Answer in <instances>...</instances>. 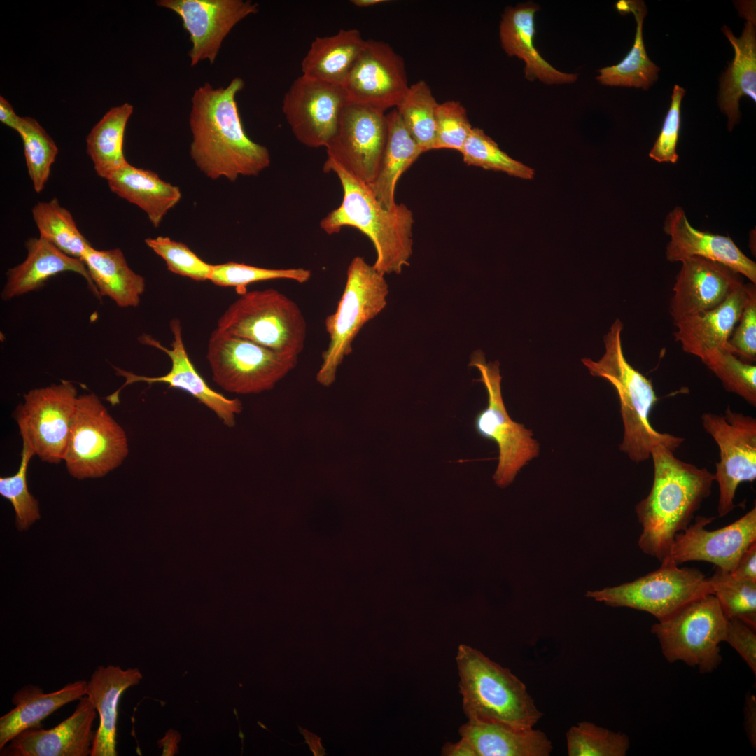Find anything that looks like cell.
<instances>
[{
	"mask_svg": "<svg viewBox=\"0 0 756 756\" xmlns=\"http://www.w3.org/2000/svg\"><path fill=\"white\" fill-rule=\"evenodd\" d=\"M244 81L234 78L225 87L205 83L191 98L189 125L190 155L207 177L234 181L239 176H256L270 163L268 149L246 134L236 95Z\"/></svg>",
	"mask_w": 756,
	"mask_h": 756,
	"instance_id": "obj_1",
	"label": "cell"
},
{
	"mask_svg": "<svg viewBox=\"0 0 756 756\" xmlns=\"http://www.w3.org/2000/svg\"><path fill=\"white\" fill-rule=\"evenodd\" d=\"M673 452L662 444L652 449V485L635 506L643 528L638 546L660 562L670 557L675 536L690 524L715 481L706 468L685 462Z\"/></svg>",
	"mask_w": 756,
	"mask_h": 756,
	"instance_id": "obj_2",
	"label": "cell"
},
{
	"mask_svg": "<svg viewBox=\"0 0 756 756\" xmlns=\"http://www.w3.org/2000/svg\"><path fill=\"white\" fill-rule=\"evenodd\" d=\"M325 172L337 174L343 189L340 205L320 222L328 234H337L344 226L354 227L371 240L375 251L374 268L383 275L399 274L410 265L412 254V211L404 204L385 209L368 184L327 158Z\"/></svg>",
	"mask_w": 756,
	"mask_h": 756,
	"instance_id": "obj_3",
	"label": "cell"
},
{
	"mask_svg": "<svg viewBox=\"0 0 756 756\" xmlns=\"http://www.w3.org/2000/svg\"><path fill=\"white\" fill-rule=\"evenodd\" d=\"M623 324L616 319L604 336L605 352L594 361L582 358L591 375L608 381L615 389L620 401L624 427L620 449L635 463L650 458L652 449L662 444L675 451L685 439L656 430L650 422V412L657 403L651 380L626 360L622 344Z\"/></svg>",
	"mask_w": 756,
	"mask_h": 756,
	"instance_id": "obj_4",
	"label": "cell"
},
{
	"mask_svg": "<svg viewBox=\"0 0 756 756\" xmlns=\"http://www.w3.org/2000/svg\"><path fill=\"white\" fill-rule=\"evenodd\" d=\"M459 692L468 720L499 722L531 728L543 713L525 684L508 668L478 650L460 645L456 656Z\"/></svg>",
	"mask_w": 756,
	"mask_h": 756,
	"instance_id": "obj_5",
	"label": "cell"
},
{
	"mask_svg": "<svg viewBox=\"0 0 756 756\" xmlns=\"http://www.w3.org/2000/svg\"><path fill=\"white\" fill-rule=\"evenodd\" d=\"M388 295L384 275L367 263L364 258L354 257L348 266L337 307L325 319L329 342L322 353V363L316 374L318 384L327 387L335 382L338 368L353 351L354 339L364 325L386 307Z\"/></svg>",
	"mask_w": 756,
	"mask_h": 756,
	"instance_id": "obj_6",
	"label": "cell"
},
{
	"mask_svg": "<svg viewBox=\"0 0 756 756\" xmlns=\"http://www.w3.org/2000/svg\"><path fill=\"white\" fill-rule=\"evenodd\" d=\"M218 330L281 354L298 356L307 323L298 305L276 289L246 291L218 321Z\"/></svg>",
	"mask_w": 756,
	"mask_h": 756,
	"instance_id": "obj_7",
	"label": "cell"
},
{
	"mask_svg": "<svg viewBox=\"0 0 756 756\" xmlns=\"http://www.w3.org/2000/svg\"><path fill=\"white\" fill-rule=\"evenodd\" d=\"M727 618L715 596L704 595L669 618L651 626L662 653L669 663L682 662L701 674L716 670L722 662Z\"/></svg>",
	"mask_w": 756,
	"mask_h": 756,
	"instance_id": "obj_8",
	"label": "cell"
},
{
	"mask_svg": "<svg viewBox=\"0 0 756 756\" xmlns=\"http://www.w3.org/2000/svg\"><path fill=\"white\" fill-rule=\"evenodd\" d=\"M129 452L126 433L94 393L78 396L63 460L78 479L105 476Z\"/></svg>",
	"mask_w": 756,
	"mask_h": 756,
	"instance_id": "obj_9",
	"label": "cell"
},
{
	"mask_svg": "<svg viewBox=\"0 0 756 756\" xmlns=\"http://www.w3.org/2000/svg\"><path fill=\"white\" fill-rule=\"evenodd\" d=\"M213 379L223 390L254 394L272 389L298 363L284 354L222 332L211 333L206 354Z\"/></svg>",
	"mask_w": 756,
	"mask_h": 756,
	"instance_id": "obj_10",
	"label": "cell"
},
{
	"mask_svg": "<svg viewBox=\"0 0 756 756\" xmlns=\"http://www.w3.org/2000/svg\"><path fill=\"white\" fill-rule=\"evenodd\" d=\"M661 564L659 569L633 582L589 591L586 596L608 606L644 611L663 621L694 600L712 594L708 578L699 570L678 568L671 557Z\"/></svg>",
	"mask_w": 756,
	"mask_h": 756,
	"instance_id": "obj_11",
	"label": "cell"
},
{
	"mask_svg": "<svg viewBox=\"0 0 756 756\" xmlns=\"http://www.w3.org/2000/svg\"><path fill=\"white\" fill-rule=\"evenodd\" d=\"M470 365L479 370V381L488 396L486 407L475 417L474 428L480 437L497 444L498 462L493 479L497 486L505 488L539 455L540 444L533 438L531 430L513 421L507 413L502 396L499 363H486L483 354L476 352Z\"/></svg>",
	"mask_w": 756,
	"mask_h": 756,
	"instance_id": "obj_12",
	"label": "cell"
},
{
	"mask_svg": "<svg viewBox=\"0 0 756 756\" xmlns=\"http://www.w3.org/2000/svg\"><path fill=\"white\" fill-rule=\"evenodd\" d=\"M78 396L69 381L31 390L14 412L20 434L43 461L64 458Z\"/></svg>",
	"mask_w": 756,
	"mask_h": 756,
	"instance_id": "obj_13",
	"label": "cell"
},
{
	"mask_svg": "<svg viewBox=\"0 0 756 756\" xmlns=\"http://www.w3.org/2000/svg\"><path fill=\"white\" fill-rule=\"evenodd\" d=\"M701 421L719 449L714 478L719 489L718 513L722 517L736 507L739 484L756 479V419L728 407L722 414H702Z\"/></svg>",
	"mask_w": 756,
	"mask_h": 756,
	"instance_id": "obj_14",
	"label": "cell"
},
{
	"mask_svg": "<svg viewBox=\"0 0 756 756\" xmlns=\"http://www.w3.org/2000/svg\"><path fill=\"white\" fill-rule=\"evenodd\" d=\"M387 132L385 112L346 103L336 132L326 147L328 158L370 185L379 169Z\"/></svg>",
	"mask_w": 756,
	"mask_h": 756,
	"instance_id": "obj_15",
	"label": "cell"
},
{
	"mask_svg": "<svg viewBox=\"0 0 756 756\" xmlns=\"http://www.w3.org/2000/svg\"><path fill=\"white\" fill-rule=\"evenodd\" d=\"M405 70L403 59L388 43L365 40L342 85L347 103L383 112L396 108L410 87Z\"/></svg>",
	"mask_w": 756,
	"mask_h": 756,
	"instance_id": "obj_16",
	"label": "cell"
},
{
	"mask_svg": "<svg viewBox=\"0 0 756 756\" xmlns=\"http://www.w3.org/2000/svg\"><path fill=\"white\" fill-rule=\"evenodd\" d=\"M347 103L342 86L302 76L284 94L282 111L295 138L310 148L326 147Z\"/></svg>",
	"mask_w": 756,
	"mask_h": 756,
	"instance_id": "obj_17",
	"label": "cell"
},
{
	"mask_svg": "<svg viewBox=\"0 0 756 756\" xmlns=\"http://www.w3.org/2000/svg\"><path fill=\"white\" fill-rule=\"evenodd\" d=\"M157 4L181 18L192 43V66L203 60L214 64L232 28L258 11V4L250 0H160Z\"/></svg>",
	"mask_w": 756,
	"mask_h": 756,
	"instance_id": "obj_18",
	"label": "cell"
},
{
	"mask_svg": "<svg viewBox=\"0 0 756 756\" xmlns=\"http://www.w3.org/2000/svg\"><path fill=\"white\" fill-rule=\"evenodd\" d=\"M170 328L173 335L172 349L162 346L158 340L148 335H142L139 341L144 344L155 347L165 353L170 358L172 367L168 373L160 377H149L137 375L131 372L114 367L117 374L125 378V384L115 392L105 398L114 406L120 402V392L126 386L134 382H146L149 384L164 383L169 387L181 389L209 409L211 410L227 427L235 425L236 415L242 411V403L238 398L229 399L213 390L198 373L186 350L182 328L178 319L171 321Z\"/></svg>",
	"mask_w": 756,
	"mask_h": 756,
	"instance_id": "obj_19",
	"label": "cell"
},
{
	"mask_svg": "<svg viewBox=\"0 0 756 756\" xmlns=\"http://www.w3.org/2000/svg\"><path fill=\"white\" fill-rule=\"evenodd\" d=\"M714 517L697 516L694 522L675 536L670 557L677 564L706 561L732 573L743 553L756 542V507L732 524L706 529Z\"/></svg>",
	"mask_w": 756,
	"mask_h": 756,
	"instance_id": "obj_20",
	"label": "cell"
},
{
	"mask_svg": "<svg viewBox=\"0 0 756 756\" xmlns=\"http://www.w3.org/2000/svg\"><path fill=\"white\" fill-rule=\"evenodd\" d=\"M681 262L669 304L673 323L715 308L744 284L741 274L721 263L696 256Z\"/></svg>",
	"mask_w": 756,
	"mask_h": 756,
	"instance_id": "obj_21",
	"label": "cell"
},
{
	"mask_svg": "<svg viewBox=\"0 0 756 756\" xmlns=\"http://www.w3.org/2000/svg\"><path fill=\"white\" fill-rule=\"evenodd\" d=\"M96 717V709L83 696L71 716L52 729L31 728L20 733L1 750V755H89L95 735L92 728Z\"/></svg>",
	"mask_w": 756,
	"mask_h": 756,
	"instance_id": "obj_22",
	"label": "cell"
},
{
	"mask_svg": "<svg viewBox=\"0 0 756 756\" xmlns=\"http://www.w3.org/2000/svg\"><path fill=\"white\" fill-rule=\"evenodd\" d=\"M664 230L671 239L666 251L668 261L681 262L693 256L704 258L728 267L756 284V263L729 237L692 227L682 207L676 206L668 213Z\"/></svg>",
	"mask_w": 756,
	"mask_h": 756,
	"instance_id": "obj_23",
	"label": "cell"
},
{
	"mask_svg": "<svg viewBox=\"0 0 756 756\" xmlns=\"http://www.w3.org/2000/svg\"><path fill=\"white\" fill-rule=\"evenodd\" d=\"M739 15L746 20L743 31L736 38L724 25L722 31L734 50V57L722 74L720 82L718 104L728 118L732 131L739 121V100L748 96L756 102V7L755 1L734 3Z\"/></svg>",
	"mask_w": 756,
	"mask_h": 756,
	"instance_id": "obj_24",
	"label": "cell"
},
{
	"mask_svg": "<svg viewBox=\"0 0 756 756\" xmlns=\"http://www.w3.org/2000/svg\"><path fill=\"white\" fill-rule=\"evenodd\" d=\"M749 284L735 290L722 304L674 323L675 340L682 350L703 361L711 353L727 349L748 296Z\"/></svg>",
	"mask_w": 756,
	"mask_h": 756,
	"instance_id": "obj_25",
	"label": "cell"
},
{
	"mask_svg": "<svg viewBox=\"0 0 756 756\" xmlns=\"http://www.w3.org/2000/svg\"><path fill=\"white\" fill-rule=\"evenodd\" d=\"M539 6L533 2L519 4L505 9L499 27L502 48L509 56L517 57L525 64V77L549 84L575 82L578 74L560 71L547 62L534 46L535 15Z\"/></svg>",
	"mask_w": 756,
	"mask_h": 756,
	"instance_id": "obj_26",
	"label": "cell"
},
{
	"mask_svg": "<svg viewBox=\"0 0 756 756\" xmlns=\"http://www.w3.org/2000/svg\"><path fill=\"white\" fill-rule=\"evenodd\" d=\"M25 247L27 250L25 260L6 272V282L1 293L4 300L35 291L50 277L64 272H74L82 276L92 293L100 298L81 259L66 255L41 237L29 238Z\"/></svg>",
	"mask_w": 756,
	"mask_h": 756,
	"instance_id": "obj_27",
	"label": "cell"
},
{
	"mask_svg": "<svg viewBox=\"0 0 756 756\" xmlns=\"http://www.w3.org/2000/svg\"><path fill=\"white\" fill-rule=\"evenodd\" d=\"M142 675L137 668L123 670L117 666H100L92 673L85 696L99 715V726L92 742L91 756H116L118 705L122 694L138 684Z\"/></svg>",
	"mask_w": 756,
	"mask_h": 756,
	"instance_id": "obj_28",
	"label": "cell"
},
{
	"mask_svg": "<svg viewBox=\"0 0 756 756\" xmlns=\"http://www.w3.org/2000/svg\"><path fill=\"white\" fill-rule=\"evenodd\" d=\"M458 733L470 743L476 756H549L553 750L547 734L533 727L468 720Z\"/></svg>",
	"mask_w": 756,
	"mask_h": 756,
	"instance_id": "obj_29",
	"label": "cell"
},
{
	"mask_svg": "<svg viewBox=\"0 0 756 756\" xmlns=\"http://www.w3.org/2000/svg\"><path fill=\"white\" fill-rule=\"evenodd\" d=\"M87 684L78 680L50 693L32 685L17 691L12 699L15 708L0 718V749L20 733L41 727L44 719L63 706L85 696Z\"/></svg>",
	"mask_w": 756,
	"mask_h": 756,
	"instance_id": "obj_30",
	"label": "cell"
},
{
	"mask_svg": "<svg viewBox=\"0 0 756 756\" xmlns=\"http://www.w3.org/2000/svg\"><path fill=\"white\" fill-rule=\"evenodd\" d=\"M106 180L113 193L140 207L155 227L181 198L177 186L163 181L155 172L129 163Z\"/></svg>",
	"mask_w": 756,
	"mask_h": 756,
	"instance_id": "obj_31",
	"label": "cell"
},
{
	"mask_svg": "<svg viewBox=\"0 0 756 756\" xmlns=\"http://www.w3.org/2000/svg\"><path fill=\"white\" fill-rule=\"evenodd\" d=\"M365 42L356 29H340L334 35L315 38L301 62L302 76L342 86Z\"/></svg>",
	"mask_w": 756,
	"mask_h": 756,
	"instance_id": "obj_32",
	"label": "cell"
},
{
	"mask_svg": "<svg viewBox=\"0 0 756 756\" xmlns=\"http://www.w3.org/2000/svg\"><path fill=\"white\" fill-rule=\"evenodd\" d=\"M99 297H108L118 307H136L146 288L144 278L128 265L120 248H88L82 259Z\"/></svg>",
	"mask_w": 756,
	"mask_h": 756,
	"instance_id": "obj_33",
	"label": "cell"
},
{
	"mask_svg": "<svg viewBox=\"0 0 756 756\" xmlns=\"http://www.w3.org/2000/svg\"><path fill=\"white\" fill-rule=\"evenodd\" d=\"M386 116V143L377 176L369 186L378 202L392 209L397 204L394 195L398 179L423 153L396 108Z\"/></svg>",
	"mask_w": 756,
	"mask_h": 756,
	"instance_id": "obj_34",
	"label": "cell"
},
{
	"mask_svg": "<svg viewBox=\"0 0 756 756\" xmlns=\"http://www.w3.org/2000/svg\"><path fill=\"white\" fill-rule=\"evenodd\" d=\"M622 14L631 13L636 22V32L631 50L618 64L598 70L596 80L601 85L642 88L647 90L658 80L660 70L645 50L643 24L648 9L643 1L622 0L616 4Z\"/></svg>",
	"mask_w": 756,
	"mask_h": 756,
	"instance_id": "obj_35",
	"label": "cell"
},
{
	"mask_svg": "<svg viewBox=\"0 0 756 756\" xmlns=\"http://www.w3.org/2000/svg\"><path fill=\"white\" fill-rule=\"evenodd\" d=\"M133 112L129 103L111 108L94 126L86 138L87 152L97 174L107 179L127 162L123 153L124 134Z\"/></svg>",
	"mask_w": 756,
	"mask_h": 756,
	"instance_id": "obj_36",
	"label": "cell"
},
{
	"mask_svg": "<svg viewBox=\"0 0 756 756\" xmlns=\"http://www.w3.org/2000/svg\"><path fill=\"white\" fill-rule=\"evenodd\" d=\"M31 213L39 237L66 255L82 259L91 245L79 231L71 214L57 198L38 202Z\"/></svg>",
	"mask_w": 756,
	"mask_h": 756,
	"instance_id": "obj_37",
	"label": "cell"
},
{
	"mask_svg": "<svg viewBox=\"0 0 756 756\" xmlns=\"http://www.w3.org/2000/svg\"><path fill=\"white\" fill-rule=\"evenodd\" d=\"M438 104L429 85L419 80L396 108L422 153L434 150Z\"/></svg>",
	"mask_w": 756,
	"mask_h": 756,
	"instance_id": "obj_38",
	"label": "cell"
},
{
	"mask_svg": "<svg viewBox=\"0 0 756 756\" xmlns=\"http://www.w3.org/2000/svg\"><path fill=\"white\" fill-rule=\"evenodd\" d=\"M708 581L726 617L756 630V581L736 578L718 567Z\"/></svg>",
	"mask_w": 756,
	"mask_h": 756,
	"instance_id": "obj_39",
	"label": "cell"
},
{
	"mask_svg": "<svg viewBox=\"0 0 756 756\" xmlns=\"http://www.w3.org/2000/svg\"><path fill=\"white\" fill-rule=\"evenodd\" d=\"M17 132L22 138L24 158L34 190L41 192L47 183L58 148L43 127L31 117H21Z\"/></svg>",
	"mask_w": 756,
	"mask_h": 756,
	"instance_id": "obj_40",
	"label": "cell"
},
{
	"mask_svg": "<svg viewBox=\"0 0 756 756\" xmlns=\"http://www.w3.org/2000/svg\"><path fill=\"white\" fill-rule=\"evenodd\" d=\"M566 745L569 756H625L630 740L624 733L583 721L568 729Z\"/></svg>",
	"mask_w": 756,
	"mask_h": 756,
	"instance_id": "obj_41",
	"label": "cell"
},
{
	"mask_svg": "<svg viewBox=\"0 0 756 756\" xmlns=\"http://www.w3.org/2000/svg\"><path fill=\"white\" fill-rule=\"evenodd\" d=\"M460 153L468 165L503 172L524 179H531L535 175L534 169L509 156L478 127L472 128Z\"/></svg>",
	"mask_w": 756,
	"mask_h": 756,
	"instance_id": "obj_42",
	"label": "cell"
},
{
	"mask_svg": "<svg viewBox=\"0 0 756 756\" xmlns=\"http://www.w3.org/2000/svg\"><path fill=\"white\" fill-rule=\"evenodd\" d=\"M312 272L304 268L268 269L234 262L213 265L210 280L219 286L234 287L239 294L246 292L252 283L289 279L302 284L309 280Z\"/></svg>",
	"mask_w": 756,
	"mask_h": 756,
	"instance_id": "obj_43",
	"label": "cell"
},
{
	"mask_svg": "<svg viewBox=\"0 0 756 756\" xmlns=\"http://www.w3.org/2000/svg\"><path fill=\"white\" fill-rule=\"evenodd\" d=\"M702 363L720 380L727 391L755 407V365L743 361L727 349L711 353Z\"/></svg>",
	"mask_w": 756,
	"mask_h": 756,
	"instance_id": "obj_44",
	"label": "cell"
},
{
	"mask_svg": "<svg viewBox=\"0 0 756 756\" xmlns=\"http://www.w3.org/2000/svg\"><path fill=\"white\" fill-rule=\"evenodd\" d=\"M34 455L29 447L23 442L18 472L12 476L0 477V494L12 504L16 525L20 531L27 529L40 518L38 501L29 493L27 481L28 464Z\"/></svg>",
	"mask_w": 756,
	"mask_h": 756,
	"instance_id": "obj_45",
	"label": "cell"
},
{
	"mask_svg": "<svg viewBox=\"0 0 756 756\" xmlns=\"http://www.w3.org/2000/svg\"><path fill=\"white\" fill-rule=\"evenodd\" d=\"M145 243L164 260L170 272L197 281L210 280L213 265L202 260L183 243L162 236L147 238Z\"/></svg>",
	"mask_w": 756,
	"mask_h": 756,
	"instance_id": "obj_46",
	"label": "cell"
},
{
	"mask_svg": "<svg viewBox=\"0 0 756 756\" xmlns=\"http://www.w3.org/2000/svg\"><path fill=\"white\" fill-rule=\"evenodd\" d=\"M472 127L463 106L458 101L439 103L436 111L435 149H451L458 152Z\"/></svg>",
	"mask_w": 756,
	"mask_h": 756,
	"instance_id": "obj_47",
	"label": "cell"
},
{
	"mask_svg": "<svg viewBox=\"0 0 756 756\" xmlns=\"http://www.w3.org/2000/svg\"><path fill=\"white\" fill-rule=\"evenodd\" d=\"M685 92L683 88L674 85L670 107L662 130L649 153V157L658 162L674 164L678 161L676 147L680 130V108Z\"/></svg>",
	"mask_w": 756,
	"mask_h": 756,
	"instance_id": "obj_48",
	"label": "cell"
},
{
	"mask_svg": "<svg viewBox=\"0 0 756 756\" xmlns=\"http://www.w3.org/2000/svg\"><path fill=\"white\" fill-rule=\"evenodd\" d=\"M727 350L746 363L756 360V288L752 283L749 284L747 301L728 340Z\"/></svg>",
	"mask_w": 756,
	"mask_h": 756,
	"instance_id": "obj_49",
	"label": "cell"
},
{
	"mask_svg": "<svg viewBox=\"0 0 756 756\" xmlns=\"http://www.w3.org/2000/svg\"><path fill=\"white\" fill-rule=\"evenodd\" d=\"M724 642L732 647L745 661L753 675H756L755 630L742 621L727 620Z\"/></svg>",
	"mask_w": 756,
	"mask_h": 756,
	"instance_id": "obj_50",
	"label": "cell"
},
{
	"mask_svg": "<svg viewBox=\"0 0 756 756\" xmlns=\"http://www.w3.org/2000/svg\"><path fill=\"white\" fill-rule=\"evenodd\" d=\"M731 573L736 578L756 581V542L743 553Z\"/></svg>",
	"mask_w": 756,
	"mask_h": 756,
	"instance_id": "obj_51",
	"label": "cell"
},
{
	"mask_svg": "<svg viewBox=\"0 0 756 756\" xmlns=\"http://www.w3.org/2000/svg\"><path fill=\"white\" fill-rule=\"evenodd\" d=\"M744 729L752 747L756 748V698L755 694L747 693L744 703Z\"/></svg>",
	"mask_w": 756,
	"mask_h": 756,
	"instance_id": "obj_52",
	"label": "cell"
},
{
	"mask_svg": "<svg viewBox=\"0 0 756 756\" xmlns=\"http://www.w3.org/2000/svg\"><path fill=\"white\" fill-rule=\"evenodd\" d=\"M441 755L443 756H476L470 743L462 737L456 743H446L442 748Z\"/></svg>",
	"mask_w": 756,
	"mask_h": 756,
	"instance_id": "obj_53",
	"label": "cell"
},
{
	"mask_svg": "<svg viewBox=\"0 0 756 756\" xmlns=\"http://www.w3.org/2000/svg\"><path fill=\"white\" fill-rule=\"evenodd\" d=\"M20 118L14 111L10 104L2 96L0 97V121L6 126L17 131Z\"/></svg>",
	"mask_w": 756,
	"mask_h": 756,
	"instance_id": "obj_54",
	"label": "cell"
},
{
	"mask_svg": "<svg viewBox=\"0 0 756 756\" xmlns=\"http://www.w3.org/2000/svg\"><path fill=\"white\" fill-rule=\"evenodd\" d=\"M298 728H299L300 732L301 734H302L305 736V738H306L305 743L309 744V748H310L311 750L312 751V752L314 753V755L315 756H316V755H326L325 749H323V748L322 747V746H321V744L320 743L321 738L316 736V735H314V734H313L312 733H309L307 730L302 729L300 726H298Z\"/></svg>",
	"mask_w": 756,
	"mask_h": 756,
	"instance_id": "obj_55",
	"label": "cell"
},
{
	"mask_svg": "<svg viewBox=\"0 0 756 756\" xmlns=\"http://www.w3.org/2000/svg\"><path fill=\"white\" fill-rule=\"evenodd\" d=\"M385 0H352L351 4L360 8L370 7L386 2Z\"/></svg>",
	"mask_w": 756,
	"mask_h": 756,
	"instance_id": "obj_56",
	"label": "cell"
}]
</instances>
